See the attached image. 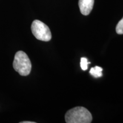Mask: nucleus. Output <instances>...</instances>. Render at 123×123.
Masks as SVG:
<instances>
[{"instance_id":"obj_1","label":"nucleus","mask_w":123,"mask_h":123,"mask_svg":"<svg viewBox=\"0 0 123 123\" xmlns=\"http://www.w3.org/2000/svg\"><path fill=\"white\" fill-rule=\"evenodd\" d=\"M65 120L67 123H90L92 121V116L86 108L76 107L67 112Z\"/></svg>"},{"instance_id":"obj_2","label":"nucleus","mask_w":123,"mask_h":123,"mask_svg":"<svg viewBox=\"0 0 123 123\" xmlns=\"http://www.w3.org/2000/svg\"><path fill=\"white\" fill-rule=\"evenodd\" d=\"M13 68L21 76H27L30 73L31 63L27 55L22 51L17 52L13 61Z\"/></svg>"},{"instance_id":"obj_3","label":"nucleus","mask_w":123,"mask_h":123,"mask_svg":"<svg viewBox=\"0 0 123 123\" xmlns=\"http://www.w3.org/2000/svg\"><path fill=\"white\" fill-rule=\"evenodd\" d=\"M31 29L33 34L40 41L48 42L51 39V33L49 27L39 20H34L31 24Z\"/></svg>"},{"instance_id":"obj_4","label":"nucleus","mask_w":123,"mask_h":123,"mask_svg":"<svg viewBox=\"0 0 123 123\" xmlns=\"http://www.w3.org/2000/svg\"><path fill=\"white\" fill-rule=\"evenodd\" d=\"M79 6L81 13L88 15L93 9L94 0H79Z\"/></svg>"},{"instance_id":"obj_5","label":"nucleus","mask_w":123,"mask_h":123,"mask_svg":"<svg viewBox=\"0 0 123 123\" xmlns=\"http://www.w3.org/2000/svg\"><path fill=\"white\" fill-rule=\"evenodd\" d=\"M102 71L103 68L101 67H99V66H95V67L91 68L90 73L93 77L97 78L102 76Z\"/></svg>"},{"instance_id":"obj_6","label":"nucleus","mask_w":123,"mask_h":123,"mask_svg":"<svg viewBox=\"0 0 123 123\" xmlns=\"http://www.w3.org/2000/svg\"><path fill=\"white\" fill-rule=\"evenodd\" d=\"M90 64V62H88V60L86 58H81L80 59L81 68L83 71H86L88 69V64Z\"/></svg>"},{"instance_id":"obj_7","label":"nucleus","mask_w":123,"mask_h":123,"mask_svg":"<svg viewBox=\"0 0 123 123\" xmlns=\"http://www.w3.org/2000/svg\"><path fill=\"white\" fill-rule=\"evenodd\" d=\"M116 31L118 34H123V17L117 25Z\"/></svg>"},{"instance_id":"obj_8","label":"nucleus","mask_w":123,"mask_h":123,"mask_svg":"<svg viewBox=\"0 0 123 123\" xmlns=\"http://www.w3.org/2000/svg\"><path fill=\"white\" fill-rule=\"evenodd\" d=\"M21 123H35V122H33V121H22V122H21Z\"/></svg>"}]
</instances>
